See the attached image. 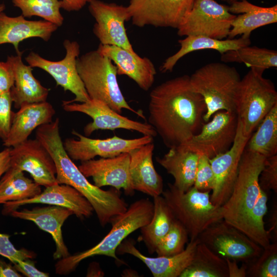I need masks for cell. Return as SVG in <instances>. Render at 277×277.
Here are the masks:
<instances>
[{
  "label": "cell",
  "mask_w": 277,
  "mask_h": 277,
  "mask_svg": "<svg viewBox=\"0 0 277 277\" xmlns=\"http://www.w3.org/2000/svg\"><path fill=\"white\" fill-rule=\"evenodd\" d=\"M214 186V176L207 156L199 157L193 187L201 191H210Z\"/></svg>",
  "instance_id": "ab89813d"
},
{
  "label": "cell",
  "mask_w": 277,
  "mask_h": 277,
  "mask_svg": "<svg viewBox=\"0 0 277 277\" xmlns=\"http://www.w3.org/2000/svg\"><path fill=\"white\" fill-rule=\"evenodd\" d=\"M9 234L0 233V255L14 264L18 260H25L35 257L34 252L24 248L17 249L10 241Z\"/></svg>",
  "instance_id": "b9f144b4"
},
{
  "label": "cell",
  "mask_w": 277,
  "mask_h": 277,
  "mask_svg": "<svg viewBox=\"0 0 277 277\" xmlns=\"http://www.w3.org/2000/svg\"><path fill=\"white\" fill-rule=\"evenodd\" d=\"M153 142L129 152V172L133 189L152 197L162 195L163 180L153 165Z\"/></svg>",
  "instance_id": "cb8c5ba5"
},
{
  "label": "cell",
  "mask_w": 277,
  "mask_h": 277,
  "mask_svg": "<svg viewBox=\"0 0 277 277\" xmlns=\"http://www.w3.org/2000/svg\"><path fill=\"white\" fill-rule=\"evenodd\" d=\"M91 0H61V8L67 11H76L82 9Z\"/></svg>",
  "instance_id": "7dc6e473"
},
{
  "label": "cell",
  "mask_w": 277,
  "mask_h": 277,
  "mask_svg": "<svg viewBox=\"0 0 277 277\" xmlns=\"http://www.w3.org/2000/svg\"><path fill=\"white\" fill-rule=\"evenodd\" d=\"M21 273L10 263L0 259V277H21Z\"/></svg>",
  "instance_id": "c3c4849f"
},
{
  "label": "cell",
  "mask_w": 277,
  "mask_h": 277,
  "mask_svg": "<svg viewBox=\"0 0 277 277\" xmlns=\"http://www.w3.org/2000/svg\"><path fill=\"white\" fill-rule=\"evenodd\" d=\"M276 210L274 211V213H273V214L271 216L272 219L270 221L271 222V228L268 231V232L270 236V233L273 232L274 233V234H275L276 235Z\"/></svg>",
  "instance_id": "f907efd6"
},
{
  "label": "cell",
  "mask_w": 277,
  "mask_h": 277,
  "mask_svg": "<svg viewBox=\"0 0 277 277\" xmlns=\"http://www.w3.org/2000/svg\"><path fill=\"white\" fill-rule=\"evenodd\" d=\"M189 235L185 227L176 219L164 237L157 244L155 252L157 256H171L184 250Z\"/></svg>",
  "instance_id": "74e56055"
},
{
  "label": "cell",
  "mask_w": 277,
  "mask_h": 277,
  "mask_svg": "<svg viewBox=\"0 0 277 277\" xmlns=\"http://www.w3.org/2000/svg\"><path fill=\"white\" fill-rule=\"evenodd\" d=\"M223 1H224L228 4H232V3L234 2H236V1H239V0H222Z\"/></svg>",
  "instance_id": "f5cc1de1"
},
{
  "label": "cell",
  "mask_w": 277,
  "mask_h": 277,
  "mask_svg": "<svg viewBox=\"0 0 277 277\" xmlns=\"http://www.w3.org/2000/svg\"><path fill=\"white\" fill-rule=\"evenodd\" d=\"M22 54L18 51L16 55L8 56L7 59L14 73V83L10 93L17 109L25 104L46 102L49 92L33 76L32 67L24 64Z\"/></svg>",
  "instance_id": "4316f807"
},
{
  "label": "cell",
  "mask_w": 277,
  "mask_h": 277,
  "mask_svg": "<svg viewBox=\"0 0 277 277\" xmlns=\"http://www.w3.org/2000/svg\"><path fill=\"white\" fill-rule=\"evenodd\" d=\"M262 70L250 68L241 79L234 99L235 112L246 136L252 134L273 106L277 92L273 83L264 78Z\"/></svg>",
  "instance_id": "ba28073f"
},
{
  "label": "cell",
  "mask_w": 277,
  "mask_h": 277,
  "mask_svg": "<svg viewBox=\"0 0 277 277\" xmlns=\"http://www.w3.org/2000/svg\"><path fill=\"white\" fill-rule=\"evenodd\" d=\"M266 158L245 148L231 194L221 207L223 220L243 232L260 193L259 176Z\"/></svg>",
  "instance_id": "8992f818"
},
{
  "label": "cell",
  "mask_w": 277,
  "mask_h": 277,
  "mask_svg": "<svg viewBox=\"0 0 277 277\" xmlns=\"http://www.w3.org/2000/svg\"><path fill=\"white\" fill-rule=\"evenodd\" d=\"M221 58L225 63H243L250 68L263 71L277 67L276 51L249 45L226 52Z\"/></svg>",
  "instance_id": "e575fe53"
},
{
  "label": "cell",
  "mask_w": 277,
  "mask_h": 277,
  "mask_svg": "<svg viewBox=\"0 0 277 277\" xmlns=\"http://www.w3.org/2000/svg\"><path fill=\"white\" fill-rule=\"evenodd\" d=\"M148 122L168 148L181 145L197 134L206 106L194 91L190 76L167 80L150 93Z\"/></svg>",
  "instance_id": "6da1fadb"
},
{
  "label": "cell",
  "mask_w": 277,
  "mask_h": 277,
  "mask_svg": "<svg viewBox=\"0 0 277 277\" xmlns=\"http://www.w3.org/2000/svg\"><path fill=\"white\" fill-rule=\"evenodd\" d=\"M235 112H216L209 122L204 123L200 132L181 145L187 149L211 159L231 147L236 133Z\"/></svg>",
  "instance_id": "4fadbf2b"
},
{
  "label": "cell",
  "mask_w": 277,
  "mask_h": 277,
  "mask_svg": "<svg viewBox=\"0 0 277 277\" xmlns=\"http://www.w3.org/2000/svg\"><path fill=\"white\" fill-rule=\"evenodd\" d=\"M195 0H130L126 6L133 25L138 27L177 29Z\"/></svg>",
  "instance_id": "7c38bea8"
},
{
  "label": "cell",
  "mask_w": 277,
  "mask_h": 277,
  "mask_svg": "<svg viewBox=\"0 0 277 277\" xmlns=\"http://www.w3.org/2000/svg\"><path fill=\"white\" fill-rule=\"evenodd\" d=\"M236 15L228 6L215 0H195L181 26L177 29L180 36L201 35L218 39L228 37Z\"/></svg>",
  "instance_id": "30bf717a"
},
{
  "label": "cell",
  "mask_w": 277,
  "mask_h": 277,
  "mask_svg": "<svg viewBox=\"0 0 277 277\" xmlns=\"http://www.w3.org/2000/svg\"><path fill=\"white\" fill-rule=\"evenodd\" d=\"M180 277H229L227 264L199 241L190 264Z\"/></svg>",
  "instance_id": "1f68e13d"
},
{
  "label": "cell",
  "mask_w": 277,
  "mask_h": 277,
  "mask_svg": "<svg viewBox=\"0 0 277 277\" xmlns=\"http://www.w3.org/2000/svg\"><path fill=\"white\" fill-rule=\"evenodd\" d=\"M268 196L261 189L259 197L248 214L243 233L263 248L269 246L270 236L264 226V217L267 212Z\"/></svg>",
  "instance_id": "d590c367"
},
{
  "label": "cell",
  "mask_w": 277,
  "mask_h": 277,
  "mask_svg": "<svg viewBox=\"0 0 277 277\" xmlns=\"http://www.w3.org/2000/svg\"><path fill=\"white\" fill-rule=\"evenodd\" d=\"M130 154L124 152L112 157H101L81 162L78 168L86 177H91L94 185L99 188L110 186L127 195L134 192L129 172Z\"/></svg>",
  "instance_id": "d6986e66"
},
{
  "label": "cell",
  "mask_w": 277,
  "mask_h": 277,
  "mask_svg": "<svg viewBox=\"0 0 277 277\" xmlns=\"http://www.w3.org/2000/svg\"><path fill=\"white\" fill-rule=\"evenodd\" d=\"M153 214V203L148 199L132 203L124 212L112 218V228L97 244L85 251L60 259L55 266V272L67 274L75 269L84 260L95 255H106L115 259L118 264H126L116 255L121 243L131 233L147 225Z\"/></svg>",
  "instance_id": "3957f363"
},
{
  "label": "cell",
  "mask_w": 277,
  "mask_h": 277,
  "mask_svg": "<svg viewBox=\"0 0 277 277\" xmlns=\"http://www.w3.org/2000/svg\"><path fill=\"white\" fill-rule=\"evenodd\" d=\"M14 264L15 269L27 277H48L49 274L38 270L30 259L18 260Z\"/></svg>",
  "instance_id": "f6af8a7d"
},
{
  "label": "cell",
  "mask_w": 277,
  "mask_h": 277,
  "mask_svg": "<svg viewBox=\"0 0 277 277\" xmlns=\"http://www.w3.org/2000/svg\"><path fill=\"white\" fill-rule=\"evenodd\" d=\"M72 133L78 139L67 138L63 145L71 160L81 162L93 159L96 156L103 158L114 157L153 142V137L148 135L132 139H125L116 135L106 139H94L74 130Z\"/></svg>",
  "instance_id": "2e32d148"
},
{
  "label": "cell",
  "mask_w": 277,
  "mask_h": 277,
  "mask_svg": "<svg viewBox=\"0 0 277 277\" xmlns=\"http://www.w3.org/2000/svg\"><path fill=\"white\" fill-rule=\"evenodd\" d=\"M89 10L96 21L93 32L101 44L117 46L135 52L125 27V22L130 20L127 7L91 0Z\"/></svg>",
  "instance_id": "e0dca14e"
},
{
  "label": "cell",
  "mask_w": 277,
  "mask_h": 277,
  "mask_svg": "<svg viewBox=\"0 0 277 277\" xmlns=\"http://www.w3.org/2000/svg\"><path fill=\"white\" fill-rule=\"evenodd\" d=\"M58 27L45 20L29 21L22 15L16 17L0 13V45L11 44L17 53L19 44L31 37H39L47 42Z\"/></svg>",
  "instance_id": "484cf974"
},
{
  "label": "cell",
  "mask_w": 277,
  "mask_h": 277,
  "mask_svg": "<svg viewBox=\"0 0 277 277\" xmlns=\"http://www.w3.org/2000/svg\"><path fill=\"white\" fill-rule=\"evenodd\" d=\"M232 14H238L233 19L228 38L241 35L250 37L251 32L259 27L277 22V5L263 7L253 5L247 0L234 2L228 6Z\"/></svg>",
  "instance_id": "83f0119b"
},
{
  "label": "cell",
  "mask_w": 277,
  "mask_h": 277,
  "mask_svg": "<svg viewBox=\"0 0 277 277\" xmlns=\"http://www.w3.org/2000/svg\"><path fill=\"white\" fill-rule=\"evenodd\" d=\"M209 192L193 186L183 192L169 183L162 193L174 218L186 229L190 240L196 239L209 226L223 219L221 207L212 204Z\"/></svg>",
  "instance_id": "52a82bcc"
},
{
  "label": "cell",
  "mask_w": 277,
  "mask_h": 277,
  "mask_svg": "<svg viewBox=\"0 0 277 277\" xmlns=\"http://www.w3.org/2000/svg\"><path fill=\"white\" fill-rule=\"evenodd\" d=\"M153 198V214L150 222L141 228L138 240L143 241L150 254L155 252L156 247L170 229L174 216L163 196Z\"/></svg>",
  "instance_id": "4dcf8cb0"
},
{
  "label": "cell",
  "mask_w": 277,
  "mask_h": 277,
  "mask_svg": "<svg viewBox=\"0 0 277 277\" xmlns=\"http://www.w3.org/2000/svg\"><path fill=\"white\" fill-rule=\"evenodd\" d=\"M97 50L113 62L116 66L117 75L128 76L144 91L151 88L156 71L149 58L115 46L100 44Z\"/></svg>",
  "instance_id": "7402d4cb"
},
{
  "label": "cell",
  "mask_w": 277,
  "mask_h": 277,
  "mask_svg": "<svg viewBox=\"0 0 277 277\" xmlns=\"http://www.w3.org/2000/svg\"><path fill=\"white\" fill-rule=\"evenodd\" d=\"M199 242L198 238L190 240L181 253L171 256L149 257L142 254L135 246L132 239L124 240L118 246L116 253L129 254L142 261L154 277H180L190 264Z\"/></svg>",
  "instance_id": "44dd1931"
},
{
  "label": "cell",
  "mask_w": 277,
  "mask_h": 277,
  "mask_svg": "<svg viewBox=\"0 0 277 277\" xmlns=\"http://www.w3.org/2000/svg\"><path fill=\"white\" fill-rule=\"evenodd\" d=\"M200 155L182 145L169 148L156 162L172 175L173 184L179 190L186 192L193 186Z\"/></svg>",
  "instance_id": "f1b7e54d"
},
{
  "label": "cell",
  "mask_w": 277,
  "mask_h": 277,
  "mask_svg": "<svg viewBox=\"0 0 277 277\" xmlns=\"http://www.w3.org/2000/svg\"><path fill=\"white\" fill-rule=\"evenodd\" d=\"M41 192V186L23 171L10 167L0 180V204L30 199Z\"/></svg>",
  "instance_id": "d6a6232c"
},
{
  "label": "cell",
  "mask_w": 277,
  "mask_h": 277,
  "mask_svg": "<svg viewBox=\"0 0 277 277\" xmlns=\"http://www.w3.org/2000/svg\"><path fill=\"white\" fill-rule=\"evenodd\" d=\"M5 6L4 4H2L0 5V13L5 10Z\"/></svg>",
  "instance_id": "816d5d0a"
},
{
  "label": "cell",
  "mask_w": 277,
  "mask_h": 277,
  "mask_svg": "<svg viewBox=\"0 0 277 277\" xmlns=\"http://www.w3.org/2000/svg\"><path fill=\"white\" fill-rule=\"evenodd\" d=\"M180 49L175 54L168 57L161 67L162 72L171 71L177 62L183 56L191 52L212 49L222 54L231 50L250 45V37L241 36L238 38L218 39L201 35H188L179 41Z\"/></svg>",
  "instance_id": "f546056e"
},
{
  "label": "cell",
  "mask_w": 277,
  "mask_h": 277,
  "mask_svg": "<svg viewBox=\"0 0 277 277\" xmlns=\"http://www.w3.org/2000/svg\"><path fill=\"white\" fill-rule=\"evenodd\" d=\"M76 68L90 99L102 101L121 114L123 109L145 118L128 104L120 88L116 66L107 56L93 50L78 56Z\"/></svg>",
  "instance_id": "277c9868"
},
{
  "label": "cell",
  "mask_w": 277,
  "mask_h": 277,
  "mask_svg": "<svg viewBox=\"0 0 277 277\" xmlns=\"http://www.w3.org/2000/svg\"><path fill=\"white\" fill-rule=\"evenodd\" d=\"M10 150L6 147L0 152V178L10 167Z\"/></svg>",
  "instance_id": "681fc988"
},
{
  "label": "cell",
  "mask_w": 277,
  "mask_h": 277,
  "mask_svg": "<svg viewBox=\"0 0 277 277\" xmlns=\"http://www.w3.org/2000/svg\"><path fill=\"white\" fill-rule=\"evenodd\" d=\"M10 91L0 94V138L5 140L10 131L14 112Z\"/></svg>",
  "instance_id": "7bdbcfd3"
},
{
  "label": "cell",
  "mask_w": 277,
  "mask_h": 277,
  "mask_svg": "<svg viewBox=\"0 0 277 277\" xmlns=\"http://www.w3.org/2000/svg\"><path fill=\"white\" fill-rule=\"evenodd\" d=\"M241 79L235 67L219 62L208 63L190 76L192 88L202 96L206 106L205 122L219 111L235 112V96Z\"/></svg>",
  "instance_id": "5b68a950"
},
{
  "label": "cell",
  "mask_w": 277,
  "mask_h": 277,
  "mask_svg": "<svg viewBox=\"0 0 277 277\" xmlns=\"http://www.w3.org/2000/svg\"><path fill=\"white\" fill-rule=\"evenodd\" d=\"M62 107L66 111L83 113L92 118V122L88 123L84 128L86 136L96 130L116 129L136 131L143 135L153 137L157 135L154 129L149 123L133 121L124 116L98 100L90 99L81 103H67L63 101Z\"/></svg>",
  "instance_id": "9a60e30c"
},
{
  "label": "cell",
  "mask_w": 277,
  "mask_h": 277,
  "mask_svg": "<svg viewBox=\"0 0 277 277\" xmlns=\"http://www.w3.org/2000/svg\"><path fill=\"white\" fill-rule=\"evenodd\" d=\"M215 254L224 259L250 263L263 248L223 219L207 228L197 237Z\"/></svg>",
  "instance_id": "9c48e42d"
},
{
  "label": "cell",
  "mask_w": 277,
  "mask_h": 277,
  "mask_svg": "<svg viewBox=\"0 0 277 277\" xmlns=\"http://www.w3.org/2000/svg\"><path fill=\"white\" fill-rule=\"evenodd\" d=\"M10 167L28 172L37 184L47 187L58 184L54 161L36 138L10 148Z\"/></svg>",
  "instance_id": "ac0fdd59"
},
{
  "label": "cell",
  "mask_w": 277,
  "mask_h": 277,
  "mask_svg": "<svg viewBox=\"0 0 277 277\" xmlns=\"http://www.w3.org/2000/svg\"><path fill=\"white\" fill-rule=\"evenodd\" d=\"M14 6L18 8L25 17L37 16L60 27L64 17L60 9L61 0H12Z\"/></svg>",
  "instance_id": "8d00e7d4"
},
{
  "label": "cell",
  "mask_w": 277,
  "mask_h": 277,
  "mask_svg": "<svg viewBox=\"0 0 277 277\" xmlns=\"http://www.w3.org/2000/svg\"><path fill=\"white\" fill-rule=\"evenodd\" d=\"M261 189L277 192V154L266 157L259 176Z\"/></svg>",
  "instance_id": "60d3db41"
},
{
  "label": "cell",
  "mask_w": 277,
  "mask_h": 277,
  "mask_svg": "<svg viewBox=\"0 0 277 277\" xmlns=\"http://www.w3.org/2000/svg\"><path fill=\"white\" fill-rule=\"evenodd\" d=\"M247 266V276L251 277L277 276V243L263 248L260 255Z\"/></svg>",
  "instance_id": "f35d334b"
},
{
  "label": "cell",
  "mask_w": 277,
  "mask_h": 277,
  "mask_svg": "<svg viewBox=\"0 0 277 277\" xmlns=\"http://www.w3.org/2000/svg\"><path fill=\"white\" fill-rule=\"evenodd\" d=\"M14 83V76L11 65L0 62V94L10 91Z\"/></svg>",
  "instance_id": "ee69618b"
},
{
  "label": "cell",
  "mask_w": 277,
  "mask_h": 277,
  "mask_svg": "<svg viewBox=\"0 0 277 277\" xmlns=\"http://www.w3.org/2000/svg\"><path fill=\"white\" fill-rule=\"evenodd\" d=\"M10 214L14 217L33 222L41 229L52 236L55 244L54 259H61L70 255L63 240L62 227L69 216L73 214L72 210L52 205L35 207L31 210H15Z\"/></svg>",
  "instance_id": "603a6c76"
},
{
  "label": "cell",
  "mask_w": 277,
  "mask_h": 277,
  "mask_svg": "<svg viewBox=\"0 0 277 277\" xmlns=\"http://www.w3.org/2000/svg\"><path fill=\"white\" fill-rule=\"evenodd\" d=\"M249 151L268 157L277 153V104L270 110L246 146Z\"/></svg>",
  "instance_id": "836d02e7"
},
{
  "label": "cell",
  "mask_w": 277,
  "mask_h": 277,
  "mask_svg": "<svg viewBox=\"0 0 277 277\" xmlns=\"http://www.w3.org/2000/svg\"><path fill=\"white\" fill-rule=\"evenodd\" d=\"M36 203L66 208L81 220L89 217L94 211L90 203L75 189L68 185L57 184L45 187L43 192L32 198L6 202L2 213L8 214L21 206Z\"/></svg>",
  "instance_id": "ffe728a7"
},
{
  "label": "cell",
  "mask_w": 277,
  "mask_h": 277,
  "mask_svg": "<svg viewBox=\"0 0 277 277\" xmlns=\"http://www.w3.org/2000/svg\"><path fill=\"white\" fill-rule=\"evenodd\" d=\"M55 110L52 105L43 102L25 104L14 112L9 133L3 145L13 147L28 140L32 131L39 126L52 122Z\"/></svg>",
  "instance_id": "d4e9b609"
},
{
  "label": "cell",
  "mask_w": 277,
  "mask_h": 277,
  "mask_svg": "<svg viewBox=\"0 0 277 277\" xmlns=\"http://www.w3.org/2000/svg\"><path fill=\"white\" fill-rule=\"evenodd\" d=\"M63 45L66 53L61 61H51L32 51L25 57V60L31 67L38 68L48 73L57 86H61L65 91H70L75 95L74 99L64 101V102H86L90 98L76 68V60L80 53V45L77 42L68 39L64 41Z\"/></svg>",
  "instance_id": "8fae6325"
},
{
  "label": "cell",
  "mask_w": 277,
  "mask_h": 277,
  "mask_svg": "<svg viewBox=\"0 0 277 277\" xmlns=\"http://www.w3.org/2000/svg\"><path fill=\"white\" fill-rule=\"evenodd\" d=\"M228 269L229 277H245L247 276V265L243 263L239 267L237 261L234 260L225 259Z\"/></svg>",
  "instance_id": "bcb514c9"
},
{
  "label": "cell",
  "mask_w": 277,
  "mask_h": 277,
  "mask_svg": "<svg viewBox=\"0 0 277 277\" xmlns=\"http://www.w3.org/2000/svg\"><path fill=\"white\" fill-rule=\"evenodd\" d=\"M36 138L54 161L57 183L69 185L81 193L91 205L102 226L126 211L128 204L121 197L120 190L115 188L104 190L91 184L73 162L62 141L58 117L37 128Z\"/></svg>",
  "instance_id": "7a4b0ae2"
},
{
  "label": "cell",
  "mask_w": 277,
  "mask_h": 277,
  "mask_svg": "<svg viewBox=\"0 0 277 277\" xmlns=\"http://www.w3.org/2000/svg\"><path fill=\"white\" fill-rule=\"evenodd\" d=\"M238 120L236 135L230 148L209 159L214 176L210 201L217 207H222L231 194L242 155L251 136L244 134L242 123L238 118Z\"/></svg>",
  "instance_id": "5bb4252c"
}]
</instances>
